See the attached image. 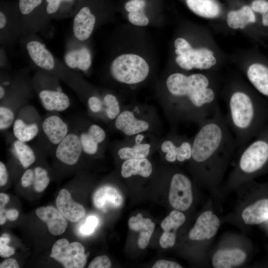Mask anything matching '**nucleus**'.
<instances>
[{
  "instance_id": "nucleus-1",
  "label": "nucleus",
  "mask_w": 268,
  "mask_h": 268,
  "mask_svg": "<svg viewBox=\"0 0 268 268\" xmlns=\"http://www.w3.org/2000/svg\"><path fill=\"white\" fill-rule=\"evenodd\" d=\"M220 94L226 107V122L240 147L268 124V102L248 82L238 77L229 79Z\"/></svg>"
},
{
  "instance_id": "nucleus-2",
  "label": "nucleus",
  "mask_w": 268,
  "mask_h": 268,
  "mask_svg": "<svg viewBox=\"0 0 268 268\" xmlns=\"http://www.w3.org/2000/svg\"><path fill=\"white\" fill-rule=\"evenodd\" d=\"M175 99L176 116L199 124L212 117L219 106L220 79L217 72L171 74L166 81Z\"/></svg>"
},
{
  "instance_id": "nucleus-3",
  "label": "nucleus",
  "mask_w": 268,
  "mask_h": 268,
  "mask_svg": "<svg viewBox=\"0 0 268 268\" xmlns=\"http://www.w3.org/2000/svg\"><path fill=\"white\" fill-rule=\"evenodd\" d=\"M175 62L187 71L217 72L221 63V54L214 43L208 38L203 43L193 46L186 39L179 37L174 42Z\"/></svg>"
},
{
  "instance_id": "nucleus-4",
  "label": "nucleus",
  "mask_w": 268,
  "mask_h": 268,
  "mask_svg": "<svg viewBox=\"0 0 268 268\" xmlns=\"http://www.w3.org/2000/svg\"><path fill=\"white\" fill-rule=\"evenodd\" d=\"M242 149L238 162L239 171L252 175L268 164V124L250 141L239 147Z\"/></svg>"
},
{
  "instance_id": "nucleus-5",
  "label": "nucleus",
  "mask_w": 268,
  "mask_h": 268,
  "mask_svg": "<svg viewBox=\"0 0 268 268\" xmlns=\"http://www.w3.org/2000/svg\"><path fill=\"white\" fill-rule=\"evenodd\" d=\"M224 18L227 26L231 29L252 30L256 35L268 38V31L262 27L258 15L249 2L227 0Z\"/></svg>"
},
{
  "instance_id": "nucleus-6",
  "label": "nucleus",
  "mask_w": 268,
  "mask_h": 268,
  "mask_svg": "<svg viewBox=\"0 0 268 268\" xmlns=\"http://www.w3.org/2000/svg\"><path fill=\"white\" fill-rule=\"evenodd\" d=\"M110 71L113 78L118 81L132 84L144 80L148 76L149 68L141 57L134 54H125L114 60Z\"/></svg>"
},
{
  "instance_id": "nucleus-7",
  "label": "nucleus",
  "mask_w": 268,
  "mask_h": 268,
  "mask_svg": "<svg viewBox=\"0 0 268 268\" xmlns=\"http://www.w3.org/2000/svg\"><path fill=\"white\" fill-rule=\"evenodd\" d=\"M240 68L248 83L268 102V59L254 54Z\"/></svg>"
},
{
  "instance_id": "nucleus-8",
  "label": "nucleus",
  "mask_w": 268,
  "mask_h": 268,
  "mask_svg": "<svg viewBox=\"0 0 268 268\" xmlns=\"http://www.w3.org/2000/svg\"><path fill=\"white\" fill-rule=\"evenodd\" d=\"M50 257L65 268H82L87 262L83 246L78 242L69 243L66 238L59 239L54 244Z\"/></svg>"
},
{
  "instance_id": "nucleus-9",
  "label": "nucleus",
  "mask_w": 268,
  "mask_h": 268,
  "mask_svg": "<svg viewBox=\"0 0 268 268\" xmlns=\"http://www.w3.org/2000/svg\"><path fill=\"white\" fill-rule=\"evenodd\" d=\"M171 205L178 210L185 211L193 201L192 184L190 179L181 173L174 174L171 179L169 193Z\"/></svg>"
},
{
  "instance_id": "nucleus-10",
  "label": "nucleus",
  "mask_w": 268,
  "mask_h": 268,
  "mask_svg": "<svg viewBox=\"0 0 268 268\" xmlns=\"http://www.w3.org/2000/svg\"><path fill=\"white\" fill-rule=\"evenodd\" d=\"M220 225L219 220L211 211L203 212L198 218L195 224L189 233L192 240L209 239L217 233Z\"/></svg>"
},
{
  "instance_id": "nucleus-11",
  "label": "nucleus",
  "mask_w": 268,
  "mask_h": 268,
  "mask_svg": "<svg viewBox=\"0 0 268 268\" xmlns=\"http://www.w3.org/2000/svg\"><path fill=\"white\" fill-rule=\"evenodd\" d=\"M82 151L79 136L69 133L57 145L56 156L64 164L73 165L78 161Z\"/></svg>"
},
{
  "instance_id": "nucleus-12",
  "label": "nucleus",
  "mask_w": 268,
  "mask_h": 268,
  "mask_svg": "<svg viewBox=\"0 0 268 268\" xmlns=\"http://www.w3.org/2000/svg\"><path fill=\"white\" fill-rule=\"evenodd\" d=\"M194 14L209 20L224 17L226 6L219 0H183Z\"/></svg>"
},
{
  "instance_id": "nucleus-13",
  "label": "nucleus",
  "mask_w": 268,
  "mask_h": 268,
  "mask_svg": "<svg viewBox=\"0 0 268 268\" xmlns=\"http://www.w3.org/2000/svg\"><path fill=\"white\" fill-rule=\"evenodd\" d=\"M92 201L94 206L101 211L106 212L108 209H116L123 204L121 193L116 188L105 185L98 188L94 193Z\"/></svg>"
},
{
  "instance_id": "nucleus-14",
  "label": "nucleus",
  "mask_w": 268,
  "mask_h": 268,
  "mask_svg": "<svg viewBox=\"0 0 268 268\" xmlns=\"http://www.w3.org/2000/svg\"><path fill=\"white\" fill-rule=\"evenodd\" d=\"M184 214L178 210H172L161 223V227L164 231L161 235L159 244L163 249L173 247L176 241V231L185 221Z\"/></svg>"
},
{
  "instance_id": "nucleus-15",
  "label": "nucleus",
  "mask_w": 268,
  "mask_h": 268,
  "mask_svg": "<svg viewBox=\"0 0 268 268\" xmlns=\"http://www.w3.org/2000/svg\"><path fill=\"white\" fill-rule=\"evenodd\" d=\"M56 203L58 210L67 220L71 222H77L85 215L84 207L75 202L70 193L66 189L60 191Z\"/></svg>"
},
{
  "instance_id": "nucleus-16",
  "label": "nucleus",
  "mask_w": 268,
  "mask_h": 268,
  "mask_svg": "<svg viewBox=\"0 0 268 268\" xmlns=\"http://www.w3.org/2000/svg\"><path fill=\"white\" fill-rule=\"evenodd\" d=\"M37 216L47 225L49 231L53 235H60L66 231L67 220L63 214L52 206L36 209Z\"/></svg>"
},
{
  "instance_id": "nucleus-17",
  "label": "nucleus",
  "mask_w": 268,
  "mask_h": 268,
  "mask_svg": "<svg viewBox=\"0 0 268 268\" xmlns=\"http://www.w3.org/2000/svg\"><path fill=\"white\" fill-rule=\"evenodd\" d=\"M96 22V17L88 6L82 7L75 16L72 30L75 37L79 41L87 40L91 35Z\"/></svg>"
},
{
  "instance_id": "nucleus-18",
  "label": "nucleus",
  "mask_w": 268,
  "mask_h": 268,
  "mask_svg": "<svg viewBox=\"0 0 268 268\" xmlns=\"http://www.w3.org/2000/svg\"><path fill=\"white\" fill-rule=\"evenodd\" d=\"M192 141L181 140L179 143H176L175 141L171 140L164 141L161 146V149L166 153V160L169 162L177 160L182 162L191 159Z\"/></svg>"
},
{
  "instance_id": "nucleus-19",
  "label": "nucleus",
  "mask_w": 268,
  "mask_h": 268,
  "mask_svg": "<svg viewBox=\"0 0 268 268\" xmlns=\"http://www.w3.org/2000/svg\"><path fill=\"white\" fill-rule=\"evenodd\" d=\"M26 49L30 59L36 66L48 70L55 68L54 58L44 44L32 40L27 44Z\"/></svg>"
},
{
  "instance_id": "nucleus-20",
  "label": "nucleus",
  "mask_w": 268,
  "mask_h": 268,
  "mask_svg": "<svg viewBox=\"0 0 268 268\" xmlns=\"http://www.w3.org/2000/svg\"><path fill=\"white\" fill-rule=\"evenodd\" d=\"M115 125L117 129L130 136L145 132L149 128L146 121L137 119L133 112L128 110L120 113L116 119Z\"/></svg>"
},
{
  "instance_id": "nucleus-21",
  "label": "nucleus",
  "mask_w": 268,
  "mask_h": 268,
  "mask_svg": "<svg viewBox=\"0 0 268 268\" xmlns=\"http://www.w3.org/2000/svg\"><path fill=\"white\" fill-rule=\"evenodd\" d=\"M42 127L48 139L54 145H58L68 134L67 124L57 115L46 118Z\"/></svg>"
},
{
  "instance_id": "nucleus-22",
  "label": "nucleus",
  "mask_w": 268,
  "mask_h": 268,
  "mask_svg": "<svg viewBox=\"0 0 268 268\" xmlns=\"http://www.w3.org/2000/svg\"><path fill=\"white\" fill-rule=\"evenodd\" d=\"M39 97L43 107L49 111L62 112L70 105L67 95L60 91L42 90L39 93Z\"/></svg>"
},
{
  "instance_id": "nucleus-23",
  "label": "nucleus",
  "mask_w": 268,
  "mask_h": 268,
  "mask_svg": "<svg viewBox=\"0 0 268 268\" xmlns=\"http://www.w3.org/2000/svg\"><path fill=\"white\" fill-rule=\"evenodd\" d=\"M129 227L134 231L139 232L138 245L140 249H144L148 245L154 231L155 225L149 218H144L141 213L131 217L128 222Z\"/></svg>"
},
{
  "instance_id": "nucleus-24",
  "label": "nucleus",
  "mask_w": 268,
  "mask_h": 268,
  "mask_svg": "<svg viewBox=\"0 0 268 268\" xmlns=\"http://www.w3.org/2000/svg\"><path fill=\"white\" fill-rule=\"evenodd\" d=\"M246 258V253L240 249L221 250L214 254L212 263L215 268H230L241 265Z\"/></svg>"
},
{
  "instance_id": "nucleus-25",
  "label": "nucleus",
  "mask_w": 268,
  "mask_h": 268,
  "mask_svg": "<svg viewBox=\"0 0 268 268\" xmlns=\"http://www.w3.org/2000/svg\"><path fill=\"white\" fill-rule=\"evenodd\" d=\"M105 137V132L102 128L92 125L86 132L79 135L82 150L87 154H94L98 149L99 144L104 140Z\"/></svg>"
},
{
  "instance_id": "nucleus-26",
  "label": "nucleus",
  "mask_w": 268,
  "mask_h": 268,
  "mask_svg": "<svg viewBox=\"0 0 268 268\" xmlns=\"http://www.w3.org/2000/svg\"><path fill=\"white\" fill-rule=\"evenodd\" d=\"M242 217L246 224L256 225L268 219V199L258 200L247 207L242 213Z\"/></svg>"
},
{
  "instance_id": "nucleus-27",
  "label": "nucleus",
  "mask_w": 268,
  "mask_h": 268,
  "mask_svg": "<svg viewBox=\"0 0 268 268\" xmlns=\"http://www.w3.org/2000/svg\"><path fill=\"white\" fill-rule=\"evenodd\" d=\"M148 6L146 0H129L126 2L124 8L128 12V18L133 24L144 26L149 23V19L146 14Z\"/></svg>"
},
{
  "instance_id": "nucleus-28",
  "label": "nucleus",
  "mask_w": 268,
  "mask_h": 268,
  "mask_svg": "<svg viewBox=\"0 0 268 268\" xmlns=\"http://www.w3.org/2000/svg\"><path fill=\"white\" fill-rule=\"evenodd\" d=\"M152 171L151 163L147 159L143 158L127 159L122 165L121 173L125 178L135 175L146 178L151 175Z\"/></svg>"
},
{
  "instance_id": "nucleus-29",
  "label": "nucleus",
  "mask_w": 268,
  "mask_h": 268,
  "mask_svg": "<svg viewBox=\"0 0 268 268\" xmlns=\"http://www.w3.org/2000/svg\"><path fill=\"white\" fill-rule=\"evenodd\" d=\"M65 62L71 68H78L86 71L91 65V55L90 51L86 47L71 50L65 55Z\"/></svg>"
},
{
  "instance_id": "nucleus-30",
  "label": "nucleus",
  "mask_w": 268,
  "mask_h": 268,
  "mask_svg": "<svg viewBox=\"0 0 268 268\" xmlns=\"http://www.w3.org/2000/svg\"><path fill=\"white\" fill-rule=\"evenodd\" d=\"M39 126L37 122L16 119L13 124V133L17 139L28 142L34 139L38 134Z\"/></svg>"
},
{
  "instance_id": "nucleus-31",
  "label": "nucleus",
  "mask_w": 268,
  "mask_h": 268,
  "mask_svg": "<svg viewBox=\"0 0 268 268\" xmlns=\"http://www.w3.org/2000/svg\"><path fill=\"white\" fill-rule=\"evenodd\" d=\"M13 152L24 168L30 167L36 160L34 151L25 142L16 139L12 145Z\"/></svg>"
},
{
  "instance_id": "nucleus-32",
  "label": "nucleus",
  "mask_w": 268,
  "mask_h": 268,
  "mask_svg": "<svg viewBox=\"0 0 268 268\" xmlns=\"http://www.w3.org/2000/svg\"><path fill=\"white\" fill-rule=\"evenodd\" d=\"M150 145L148 143H135L132 147H124L120 149L118 154L122 159L146 158L150 152Z\"/></svg>"
},
{
  "instance_id": "nucleus-33",
  "label": "nucleus",
  "mask_w": 268,
  "mask_h": 268,
  "mask_svg": "<svg viewBox=\"0 0 268 268\" xmlns=\"http://www.w3.org/2000/svg\"><path fill=\"white\" fill-rule=\"evenodd\" d=\"M248 2L258 15L262 27L268 31V0H250Z\"/></svg>"
},
{
  "instance_id": "nucleus-34",
  "label": "nucleus",
  "mask_w": 268,
  "mask_h": 268,
  "mask_svg": "<svg viewBox=\"0 0 268 268\" xmlns=\"http://www.w3.org/2000/svg\"><path fill=\"white\" fill-rule=\"evenodd\" d=\"M34 171L33 188L36 192H42L47 187L50 183V180L47 171L41 167H35Z\"/></svg>"
},
{
  "instance_id": "nucleus-35",
  "label": "nucleus",
  "mask_w": 268,
  "mask_h": 268,
  "mask_svg": "<svg viewBox=\"0 0 268 268\" xmlns=\"http://www.w3.org/2000/svg\"><path fill=\"white\" fill-rule=\"evenodd\" d=\"M106 106V113L108 118L111 120L116 118L120 114V109L116 97L110 94H106L103 98Z\"/></svg>"
},
{
  "instance_id": "nucleus-36",
  "label": "nucleus",
  "mask_w": 268,
  "mask_h": 268,
  "mask_svg": "<svg viewBox=\"0 0 268 268\" xmlns=\"http://www.w3.org/2000/svg\"><path fill=\"white\" fill-rule=\"evenodd\" d=\"M15 116L13 111L9 108L1 106L0 107V130H6L13 124Z\"/></svg>"
},
{
  "instance_id": "nucleus-37",
  "label": "nucleus",
  "mask_w": 268,
  "mask_h": 268,
  "mask_svg": "<svg viewBox=\"0 0 268 268\" xmlns=\"http://www.w3.org/2000/svg\"><path fill=\"white\" fill-rule=\"evenodd\" d=\"M99 223L98 218L95 215L89 216L85 223L81 226L79 231L84 236L91 235L93 233Z\"/></svg>"
},
{
  "instance_id": "nucleus-38",
  "label": "nucleus",
  "mask_w": 268,
  "mask_h": 268,
  "mask_svg": "<svg viewBox=\"0 0 268 268\" xmlns=\"http://www.w3.org/2000/svg\"><path fill=\"white\" fill-rule=\"evenodd\" d=\"M9 236L6 233L0 237V256L2 258H9L15 253L14 249L7 244L10 242Z\"/></svg>"
},
{
  "instance_id": "nucleus-39",
  "label": "nucleus",
  "mask_w": 268,
  "mask_h": 268,
  "mask_svg": "<svg viewBox=\"0 0 268 268\" xmlns=\"http://www.w3.org/2000/svg\"><path fill=\"white\" fill-rule=\"evenodd\" d=\"M42 2V0H19V8L23 15H27L32 12Z\"/></svg>"
},
{
  "instance_id": "nucleus-40",
  "label": "nucleus",
  "mask_w": 268,
  "mask_h": 268,
  "mask_svg": "<svg viewBox=\"0 0 268 268\" xmlns=\"http://www.w3.org/2000/svg\"><path fill=\"white\" fill-rule=\"evenodd\" d=\"M111 266L110 259L106 256L95 257L89 264V268H109Z\"/></svg>"
},
{
  "instance_id": "nucleus-41",
  "label": "nucleus",
  "mask_w": 268,
  "mask_h": 268,
  "mask_svg": "<svg viewBox=\"0 0 268 268\" xmlns=\"http://www.w3.org/2000/svg\"><path fill=\"white\" fill-rule=\"evenodd\" d=\"M34 178V169H27L21 178V184L23 187H28L33 183Z\"/></svg>"
},
{
  "instance_id": "nucleus-42",
  "label": "nucleus",
  "mask_w": 268,
  "mask_h": 268,
  "mask_svg": "<svg viewBox=\"0 0 268 268\" xmlns=\"http://www.w3.org/2000/svg\"><path fill=\"white\" fill-rule=\"evenodd\" d=\"M89 109L94 113H98L102 109V103L100 99L96 96H91L88 100Z\"/></svg>"
},
{
  "instance_id": "nucleus-43",
  "label": "nucleus",
  "mask_w": 268,
  "mask_h": 268,
  "mask_svg": "<svg viewBox=\"0 0 268 268\" xmlns=\"http://www.w3.org/2000/svg\"><path fill=\"white\" fill-rule=\"evenodd\" d=\"M153 268H182V267L178 263L165 260L156 261L152 266Z\"/></svg>"
},
{
  "instance_id": "nucleus-44",
  "label": "nucleus",
  "mask_w": 268,
  "mask_h": 268,
  "mask_svg": "<svg viewBox=\"0 0 268 268\" xmlns=\"http://www.w3.org/2000/svg\"><path fill=\"white\" fill-rule=\"evenodd\" d=\"M72 0H46L47 5L46 11L48 14L55 13L59 9L62 1H70Z\"/></svg>"
},
{
  "instance_id": "nucleus-45",
  "label": "nucleus",
  "mask_w": 268,
  "mask_h": 268,
  "mask_svg": "<svg viewBox=\"0 0 268 268\" xmlns=\"http://www.w3.org/2000/svg\"><path fill=\"white\" fill-rule=\"evenodd\" d=\"M8 174L6 168L3 162H0V186H4L7 182Z\"/></svg>"
},
{
  "instance_id": "nucleus-46",
  "label": "nucleus",
  "mask_w": 268,
  "mask_h": 268,
  "mask_svg": "<svg viewBox=\"0 0 268 268\" xmlns=\"http://www.w3.org/2000/svg\"><path fill=\"white\" fill-rule=\"evenodd\" d=\"M0 268H18L19 264L17 261L13 258H8L4 260L0 264Z\"/></svg>"
},
{
  "instance_id": "nucleus-47",
  "label": "nucleus",
  "mask_w": 268,
  "mask_h": 268,
  "mask_svg": "<svg viewBox=\"0 0 268 268\" xmlns=\"http://www.w3.org/2000/svg\"><path fill=\"white\" fill-rule=\"evenodd\" d=\"M5 216L7 219L10 221H15L19 216L18 211L14 208H10L6 209L5 211Z\"/></svg>"
},
{
  "instance_id": "nucleus-48",
  "label": "nucleus",
  "mask_w": 268,
  "mask_h": 268,
  "mask_svg": "<svg viewBox=\"0 0 268 268\" xmlns=\"http://www.w3.org/2000/svg\"><path fill=\"white\" fill-rule=\"evenodd\" d=\"M9 197L6 194H0V209L4 208V206L9 201Z\"/></svg>"
},
{
  "instance_id": "nucleus-49",
  "label": "nucleus",
  "mask_w": 268,
  "mask_h": 268,
  "mask_svg": "<svg viewBox=\"0 0 268 268\" xmlns=\"http://www.w3.org/2000/svg\"><path fill=\"white\" fill-rule=\"evenodd\" d=\"M7 23V19L5 14L2 11L0 12V29H3Z\"/></svg>"
},
{
  "instance_id": "nucleus-50",
  "label": "nucleus",
  "mask_w": 268,
  "mask_h": 268,
  "mask_svg": "<svg viewBox=\"0 0 268 268\" xmlns=\"http://www.w3.org/2000/svg\"><path fill=\"white\" fill-rule=\"evenodd\" d=\"M144 138V135L141 134H138L135 138V143H140Z\"/></svg>"
},
{
  "instance_id": "nucleus-51",
  "label": "nucleus",
  "mask_w": 268,
  "mask_h": 268,
  "mask_svg": "<svg viewBox=\"0 0 268 268\" xmlns=\"http://www.w3.org/2000/svg\"><path fill=\"white\" fill-rule=\"evenodd\" d=\"M5 91L3 87L1 85L0 86V99H1L5 95Z\"/></svg>"
},
{
  "instance_id": "nucleus-52",
  "label": "nucleus",
  "mask_w": 268,
  "mask_h": 268,
  "mask_svg": "<svg viewBox=\"0 0 268 268\" xmlns=\"http://www.w3.org/2000/svg\"><path fill=\"white\" fill-rule=\"evenodd\" d=\"M6 219L5 215H0V224L1 225L4 224L6 222Z\"/></svg>"
}]
</instances>
